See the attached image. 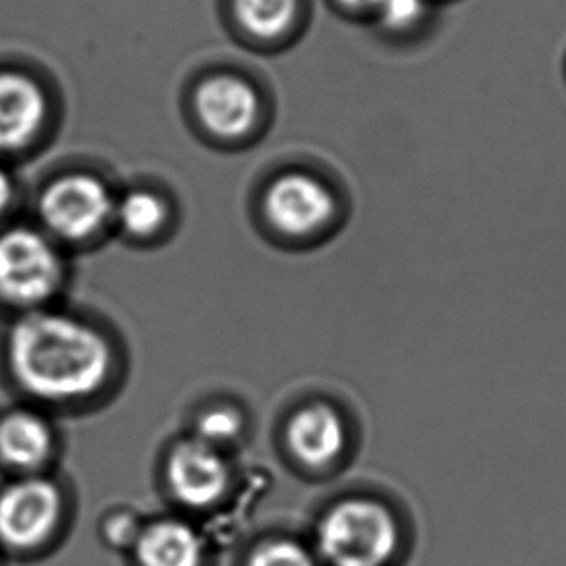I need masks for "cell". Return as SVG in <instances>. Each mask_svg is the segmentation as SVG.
I'll return each instance as SVG.
<instances>
[{"instance_id": "obj_1", "label": "cell", "mask_w": 566, "mask_h": 566, "mask_svg": "<svg viewBox=\"0 0 566 566\" xmlns=\"http://www.w3.org/2000/svg\"><path fill=\"white\" fill-rule=\"evenodd\" d=\"M7 356L18 385L46 402L92 397L115 366L113 346L99 329L49 310H31L12 325Z\"/></svg>"}, {"instance_id": "obj_2", "label": "cell", "mask_w": 566, "mask_h": 566, "mask_svg": "<svg viewBox=\"0 0 566 566\" xmlns=\"http://www.w3.org/2000/svg\"><path fill=\"white\" fill-rule=\"evenodd\" d=\"M400 547L397 514L377 499H343L315 528L314 549L323 566H390Z\"/></svg>"}, {"instance_id": "obj_3", "label": "cell", "mask_w": 566, "mask_h": 566, "mask_svg": "<svg viewBox=\"0 0 566 566\" xmlns=\"http://www.w3.org/2000/svg\"><path fill=\"white\" fill-rule=\"evenodd\" d=\"M61 276V255L43 232L15 227L0 234V298L39 306L53 296Z\"/></svg>"}, {"instance_id": "obj_4", "label": "cell", "mask_w": 566, "mask_h": 566, "mask_svg": "<svg viewBox=\"0 0 566 566\" xmlns=\"http://www.w3.org/2000/svg\"><path fill=\"white\" fill-rule=\"evenodd\" d=\"M116 198L101 178L87 172L59 177L39 199V214L49 232L70 242L99 234L115 221Z\"/></svg>"}, {"instance_id": "obj_5", "label": "cell", "mask_w": 566, "mask_h": 566, "mask_svg": "<svg viewBox=\"0 0 566 566\" xmlns=\"http://www.w3.org/2000/svg\"><path fill=\"white\" fill-rule=\"evenodd\" d=\"M337 209V198L329 186L304 170L279 175L263 193L269 227L286 238L319 234L335 219Z\"/></svg>"}, {"instance_id": "obj_6", "label": "cell", "mask_w": 566, "mask_h": 566, "mask_svg": "<svg viewBox=\"0 0 566 566\" xmlns=\"http://www.w3.org/2000/svg\"><path fill=\"white\" fill-rule=\"evenodd\" d=\"M170 497L190 513H207L222 503L232 488L229 454L188 437L170 449L165 464Z\"/></svg>"}, {"instance_id": "obj_7", "label": "cell", "mask_w": 566, "mask_h": 566, "mask_svg": "<svg viewBox=\"0 0 566 566\" xmlns=\"http://www.w3.org/2000/svg\"><path fill=\"white\" fill-rule=\"evenodd\" d=\"M193 113L214 139L242 142L260 124L263 101L252 80L237 72H213L193 90Z\"/></svg>"}, {"instance_id": "obj_8", "label": "cell", "mask_w": 566, "mask_h": 566, "mask_svg": "<svg viewBox=\"0 0 566 566\" xmlns=\"http://www.w3.org/2000/svg\"><path fill=\"white\" fill-rule=\"evenodd\" d=\"M62 516L59 488L45 478H23L0 491V544L33 549L45 544Z\"/></svg>"}, {"instance_id": "obj_9", "label": "cell", "mask_w": 566, "mask_h": 566, "mask_svg": "<svg viewBox=\"0 0 566 566\" xmlns=\"http://www.w3.org/2000/svg\"><path fill=\"white\" fill-rule=\"evenodd\" d=\"M284 444L294 462L306 470L322 472L337 467L348 447L345 418L327 402L304 406L286 423Z\"/></svg>"}, {"instance_id": "obj_10", "label": "cell", "mask_w": 566, "mask_h": 566, "mask_svg": "<svg viewBox=\"0 0 566 566\" xmlns=\"http://www.w3.org/2000/svg\"><path fill=\"white\" fill-rule=\"evenodd\" d=\"M230 30L253 46H283L298 35L307 15V0H222Z\"/></svg>"}, {"instance_id": "obj_11", "label": "cell", "mask_w": 566, "mask_h": 566, "mask_svg": "<svg viewBox=\"0 0 566 566\" xmlns=\"http://www.w3.org/2000/svg\"><path fill=\"white\" fill-rule=\"evenodd\" d=\"M46 113L49 103L38 80L18 70H0V151L31 144Z\"/></svg>"}, {"instance_id": "obj_12", "label": "cell", "mask_w": 566, "mask_h": 566, "mask_svg": "<svg viewBox=\"0 0 566 566\" xmlns=\"http://www.w3.org/2000/svg\"><path fill=\"white\" fill-rule=\"evenodd\" d=\"M132 553L138 566H206L207 542L191 522L165 516L147 522Z\"/></svg>"}, {"instance_id": "obj_13", "label": "cell", "mask_w": 566, "mask_h": 566, "mask_svg": "<svg viewBox=\"0 0 566 566\" xmlns=\"http://www.w3.org/2000/svg\"><path fill=\"white\" fill-rule=\"evenodd\" d=\"M54 436L33 410H14L0 420V459L18 470H35L51 459Z\"/></svg>"}, {"instance_id": "obj_14", "label": "cell", "mask_w": 566, "mask_h": 566, "mask_svg": "<svg viewBox=\"0 0 566 566\" xmlns=\"http://www.w3.org/2000/svg\"><path fill=\"white\" fill-rule=\"evenodd\" d=\"M170 207L157 191L138 188L116 199L115 222L132 238H154L167 229Z\"/></svg>"}, {"instance_id": "obj_15", "label": "cell", "mask_w": 566, "mask_h": 566, "mask_svg": "<svg viewBox=\"0 0 566 566\" xmlns=\"http://www.w3.org/2000/svg\"><path fill=\"white\" fill-rule=\"evenodd\" d=\"M437 7L433 0H382L371 23L390 38H410L431 22Z\"/></svg>"}, {"instance_id": "obj_16", "label": "cell", "mask_w": 566, "mask_h": 566, "mask_svg": "<svg viewBox=\"0 0 566 566\" xmlns=\"http://www.w3.org/2000/svg\"><path fill=\"white\" fill-rule=\"evenodd\" d=\"M244 416L238 408L229 405L211 406L199 413L191 433V437L227 454L244 439Z\"/></svg>"}, {"instance_id": "obj_17", "label": "cell", "mask_w": 566, "mask_h": 566, "mask_svg": "<svg viewBox=\"0 0 566 566\" xmlns=\"http://www.w3.org/2000/svg\"><path fill=\"white\" fill-rule=\"evenodd\" d=\"M244 566H323L314 545L294 537H271L253 547Z\"/></svg>"}, {"instance_id": "obj_18", "label": "cell", "mask_w": 566, "mask_h": 566, "mask_svg": "<svg viewBox=\"0 0 566 566\" xmlns=\"http://www.w3.org/2000/svg\"><path fill=\"white\" fill-rule=\"evenodd\" d=\"M144 526L146 522H142L138 514L132 511H118L111 514L103 524V537L111 547L132 552L134 545L138 544Z\"/></svg>"}, {"instance_id": "obj_19", "label": "cell", "mask_w": 566, "mask_h": 566, "mask_svg": "<svg viewBox=\"0 0 566 566\" xmlns=\"http://www.w3.org/2000/svg\"><path fill=\"white\" fill-rule=\"evenodd\" d=\"M327 2L335 8V12L345 18L371 22L382 0H327Z\"/></svg>"}, {"instance_id": "obj_20", "label": "cell", "mask_w": 566, "mask_h": 566, "mask_svg": "<svg viewBox=\"0 0 566 566\" xmlns=\"http://www.w3.org/2000/svg\"><path fill=\"white\" fill-rule=\"evenodd\" d=\"M12 180L7 175V170L0 169V214L7 211L10 206V199H12Z\"/></svg>"}, {"instance_id": "obj_21", "label": "cell", "mask_w": 566, "mask_h": 566, "mask_svg": "<svg viewBox=\"0 0 566 566\" xmlns=\"http://www.w3.org/2000/svg\"><path fill=\"white\" fill-rule=\"evenodd\" d=\"M433 2H437V4H439V2H441V0H433Z\"/></svg>"}]
</instances>
